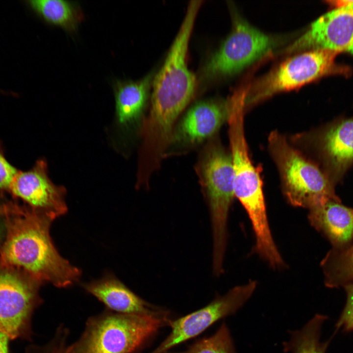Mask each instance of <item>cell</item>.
<instances>
[{
    "label": "cell",
    "instance_id": "9",
    "mask_svg": "<svg viewBox=\"0 0 353 353\" xmlns=\"http://www.w3.org/2000/svg\"><path fill=\"white\" fill-rule=\"evenodd\" d=\"M256 285V281L250 280L235 286L203 308L170 320V334L150 353H166L172 348L198 336L218 320L235 314L251 298Z\"/></svg>",
    "mask_w": 353,
    "mask_h": 353
},
{
    "label": "cell",
    "instance_id": "22",
    "mask_svg": "<svg viewBox=\"0 0 353 353\" xmlns=\"http://www.w3.org/2000/svg\"><path fill=\"white\" fill-rule=\"evenodd\" d=\"M343 287L347 295L346 303L335 325V332L341 328L345 332L353 330V282Z\"/></svg>",
    "mask_w": 353,
    "mask_h": 353
},
{
    "label": "cell",
    "instance_id": "2",
    "mask_svg": "<svg viewBox=\"0 0 353 353\" xmlns=\"http://www.w3.org/2000/svg\"><path fill=\"white\" fill-rule=\"evenodd\" d=\"M5 217L0 267L59 288L79 279L80 270L62 257L53 244L50 234L52 219L25 206L20 212Z\"/></svg>",
    "mask_w": 353,
    "mask_h": 353
},
{
    "label": "cell",
    "instance_id": "17",
    "mask_svg": "<svg viewBox=\"0 0 353 353\" xmlns=\"http://www.w3.org/2000/svg\"><path fill=\"white\" fill-rule=\"evenodd\" d=\"M151 80L148 76L136 81L113 82L115 120L121 129H129L139 120L147 101Z\"/></svg>",
    "mask_w": 353,
    "mask_h": 353
},
{
    "label": "cell",
    "instance_id": "12",
    "mask_svg": "<svg viewBox=\"0 0 353 353\" xmlns=\"http://www.w3.org/2000/svg\"><path fill=\"white\" fill-rule=\"evenodd\" d=\"M308 48L353 54V0L318 18L287 51Z\"/></svg>",
    "mask_w": 353,
    "mask_h": 353
},
{
    "label": "cell",
    "instance_id": "1",
    "mask_svg": "<svg viewBox=\"0 0 353 353\" xmlns=\"http://www.w3.org/2000/svg\"><path fill=\"white\" fill-rule=\"evenodd\" d=\"M202 0L189 3L184 19L165 61L153 80L149 113L141 127L140 150L158 159L170 143L176 121L194 94L196 80L187 64L189 39Z\"/></svg>",
    "mask_w": 353,
    "mask_h": 353
},
{
    "label": "cell",
    "instance_id": "18",
    "mask_svg": "<svg viewBox=\"0 0 353 353\" xmlns=\"http://www.w3.org/2000/svg\"><path fill=\"white\" fill-rule=\"evenodd\" d=\"M26 4L46 23L74 33L84 19L79 5L64 0H29Z\"/></svg>",
    "mask_w": 353,
    "mask_h": 353
},
{
    "label": "cell",
    "instance_id": "25",
    "mask_svg": "<svg viewBox=\"0 0 353 353\" xmlns=\"http://www.w3.org/2000/svg\"><path fill=\"white\" fill-rule=\"evenodd\" d=\"M29 353H58V352L52 347L45 346L35 348Z\"/></svg>",
    "mask_w": 353,
    "mask_h": 353
},
{
    "label": "cell",
    "instance_id": "23",
    "mask_svg": "<svg viewBox=\"0 0 353 353\" xmlns=\"http://www.w3.org/2000/svg\"><path fill=\"white\" fill-rule=\"evenodd\" d=\"M19 170L6 158L0 142V192H9L13 180Z\"/></svg>",
    "mask_w": 353,
    "mask_h": 353
},
{
    "label": "cell",
    "instance_id": "24",
    "mask_svg": "<svg viewBox=\"0 0 353 353\" xmlns=\"http://www.w3.org/2000/svg\"><path fill=\"white\" fill-rule=\"evenodd\" d=\"M9 337L0 331V353H8V341Z\"/></svg>",
    "mask_w": 353,
    "mask_h": 353
},
{
    "label": "cell",
    "instance_id": "19",
    "mask_svg": "<svg viewBox=\"0 0 353 353\" xmlns=\"http://www.w3.org/2000/svg\"><path fill=\"white\" fill-rule=\"evenodd\" d=\"M328 319L317 314L301 329L290 331L289 340L283 344V350L290 353H326L331 340L321 341L322 328Z\"/></svg>",
    "mask_w": 353,
    "mask_h": 353
},
{
    "label": "cell",
    "instance_id": "6",
    "mask_svg": "<svg viewBox=\"0 0 353 353\" xmlns=\"http://www.w3.org/2000/svg\"><path fill=\"white\" fill-rule=\"evenodd\" d=\"M268 147L283 193L292 205L309 209L328 200H340L328 176L282 134L272 131Z\"/></svg>",
    "mask_w": 353,
    "mask_h": 353
},
{
    "label": "cell",
    "instance_id": "5",
    "mask_svg": "<svg viewBox=\"0 0 353 353\" xmlns=\"http://www.w3.org/2000/svg\"><path fill=\"white\" fill-rule=\"evenodd\" d=\"M169 321L105 311L90 318L80 337L62 353H134Z\"/></svg>",
    "mask_w": 353,
    "mask_h": 353
},
{
    "label": "cell",
    "instance_id": "3",
    "mask_svg": "<svg viewBox=\"0 0 353 353\" xmlns=\"http://www.w3.org/2000/svg\"><path fill=\"white\" fill-rule=\"evenodd\" d=\"M228 136L233 174L234 196L245 209L261 247L273 240L267 218L259 167L250 156L244 129V98L232 96L228 102Z\"/></svg>",
    "mask_w": 353,
    "mask_h": 353
},
{
    "label": "cell",
    "instance_id": "14",
    "mask_svg": "<svg viewBox=\"0 0 353 353\" xmlns=\"http://www.w3.org/2000/svg\"><path fill=\"white\" fill-rule=\"evenodd\" d=\"M293 142H307L318 150L332 177L340 176L353 161V119L314 133H300Z\"/></svg>",
    "mask_w": 353,
    "mask_h": 353
},
{
    "label": "cell",
    "instance_id": "15",
    "mask_svg": "<svg viewBox=\"0 0 353 353\" xmlns=\"http://www.w3.org/2000/svg\"><path fill=\"white\" fill-rule=\"evenodd\" d=\"M83 287L112 312L169 319L168 311L145 302L113 275H106Z\"/></svg>",
    "mask_w": 353,
    "mask_h": 353
},
{
    "label": "cell",
    "instance_id": "16",
    "mask_svg": "<svg viewBox=\"0 0 353 353\" xmlns=\"http://www.w3.org/2000/svg\"><path fill=\"white\" fill-rule=\"evenodd\" d=\"M310 224L324 235L334 248L353 243V208L330 200L309 209Z\"/></svg>",
    "mask_w": 353,
    "mask_h": 353
},
{
    "label": "cell",
    "instance_id": "21",
    "mask_svg": "<svg viewBox=\"0 0 353 353\" xmlns=\"http://www.w3.org/2000/svg\"><path fill=\"white\" fill-rule=\"evenodd\" d=\"M166 353H236V351L229 330L223 323L212 335L198 340L186 350Z\"/></svg>",
    "mask_w": 353,
    "mask_h": 353
},
{
    "label": "cell",
    "instance_id": "4",
    "mask_svg": "<svg viewBox=\"0 0 353 353\" xmlns=\"http://www.w3.org/2000/svg\"><path fill=\"white\" fill-rule=\"evenodd\" d=\"M196 171L208 204L212 228L213 268L223 267L229 210L234 197L230 153L216 135L202 150Z\"/></svg>",
    "mask_w": 353,
    "mask_h": 353
},
{
    "label": "cell",
    "instance_id": "8",
    "mask_svg": "<svg viewBox=\"0 0 353 353\" xmlns=\"http://www.w3.org/2000/svg\"><path fill=\"white\" fill-rule=\"evenodd\" d=\"M41 283L0 267V331L9 338L28 336Z\"/></svg>",
    "mask_w": 353,
    "mask_h": 353
},
{
    "label": "cell",
    "instance_id": "10",
    "mask_svg": "<svg viewBox=\"0 0 353 353\" xmlns=\"http://www.w3.org/2000/svg\"><path fill=\"white\" fill-rule=\"evenodd\" d=\"M275 38L241 19H236L230 34L206 67L211 76L236 73L272 50Z\"/></svg>",
    "mask_w": 353,
    "mask_h": 353
},
{
    "label": "cell",
    "instance_id": "11",
    "mask_svg": "<svg viewBox=\"0 0 353 353\" xmlns=\"http://www.w3.org/2000/svg\"><path fill=\"white\" fill-rule=\"evenodd\" d=\"M9 193L22 201L28 208L49 217L53 220L67 211L66 190L53 183L48 175L44 159L37 160L27 171L19 170Z\"/></svg>",
    "mask_w": 353,
    "mask_h": 353
},
{
    "label": "cell",
    "instance_id": "7",
    "mask_svg": "<svg viewBox=\"0 0 353 353\" xmlns=\"http://www.w3.org/2000/svg\"><path fill=\"white\" fill-rule=\"evenodd\" d=\"M338 53L316 49L292 57L272 71L245 99V107L281 91L298 87L323 76H349L350 68L337 63Z\"/></svg>",
    "mask_w": 353,
    "mask_h": 353
},
{
    "label": "cell",
    "instance_id": "20",
    "mask_svg": "<svg viewBox=\"0 0 353 353\" xmlns=\"http://www.w3.org/2000/svg\"><path fill=\"white\" fill-rule=\"evenodd\" d=\"M325 285L331 288L353 282V243L344 247L333 248L321 262Z\"/></svg>",
    "mask_w": 353,
    "mask_h": 353
},
{
    "label": "cell",
    "instance_id": "13",
    "mask_svg": "<svg viewBox=\"0 0 353 353\" xmlns=\"http://www.w3.org/2000/svg\"><path fill=\"white\" fill-rule=\"evenodd\" d=\"M228 117L227 101H208L197 103L175 126L167 151L169 149L170 153L184 152L209 139L227 121Z\"/></svg>",
    "mask_w": 353,
    "mask_h": 353
}]
</instances>
